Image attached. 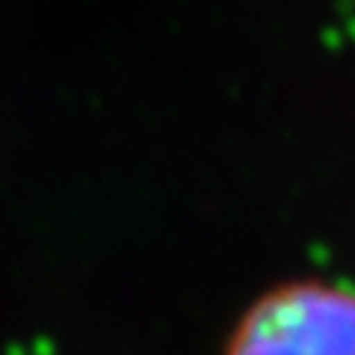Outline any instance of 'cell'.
<instances>
[{"instance_id": "obj_1", "label": "cell", "mask_w": 355, "mask_h": 355, "mask_svg": "<svg viewBox=\"0 0 355 355\" xmlns=\"http://www.w3.org/2000/svg\"><path fill=\"white\" fill-rule=\"evenodd\" d=\"M222 355H355V287L329 279L266 287L231 326Z\"/></svg>"}]
</instances>
